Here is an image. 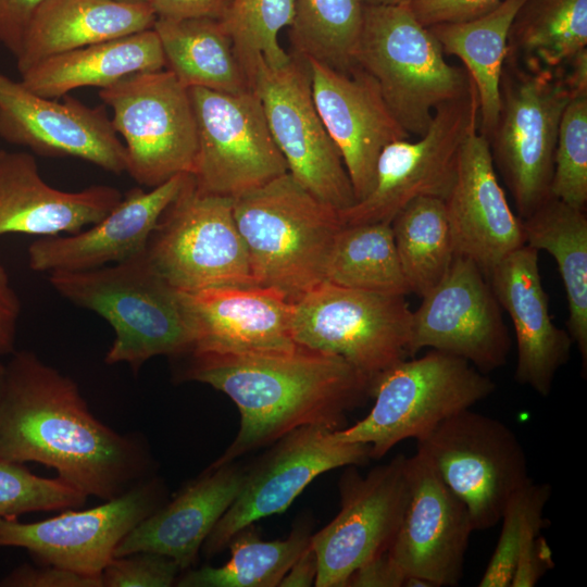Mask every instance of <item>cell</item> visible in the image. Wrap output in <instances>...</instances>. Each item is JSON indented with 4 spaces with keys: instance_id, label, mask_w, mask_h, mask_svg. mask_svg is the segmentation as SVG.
Segmentation results:
<instances>
[{
    "instance_id": "6da1fadb",
    "label": "cell",
    "mask_w": 587,
    "mask_h": 587,
    "mask_svg": "<svg viewBox=\"0 0 587 587\" xmlns=\"http://www.w3.org/2000/svg\"><path fill=\"white\" fill-rule=\"evenodd\" d=\"M0 390V458L36 462L86 495L114 499L153 474L147 442L102 423L70 376L14 351Z\"/></svg>"
},
{
    "instance_id": "7a4b0ae2",
    "label": "cell",
    "mask_w": 587,
    "mask_h": 587,
    "mask_svg": "<svg viewBox=\"0 0 587 587\" xmlns=\"http://www.w3.org/2000/svg\"><path fill=\"white\" fill-rule=\"evenodd\" d=\"M174 360L177 379L210 385L239 411V430L213 467L301 426L344 428L347 414L371 397V379L347 361L299 345L242 353L191 350Z\"/></svg>"
},
{
    "instance_id": "3957f363",
    "label": "cell",
    "mask_w": 587,
    "mask_h": 587,
    "mask_svg": "<svg viewBox=\"0 0 587 587\" xmlns=\"http://www.w3.org/2000/svg\"><path fill=\"white\" fill-rule=\"evenodd\" d=\"M49 283L61 297L111 325L108 365L126 363L138 373L151 358L174 360L193 347L179 291L160 276L146 251L96 270L53 272Z\"/></svg>"
},
{
    "instance_id": "277c9868",
    "label": "cell",
    "mask_w": 587,
    "mask_h": 587,
    "mask_svg": "<svg viewBox=\"0 0 587 587\" xmlns=\"http://www.w3.org/2000/svg\"><path fill=\"white\" fill-rule=\"evenodd\" d=\"M234 216L258 285L295 302L325 280L339 212L289 172L234 199Z\"/></svg>"
},
{
    "instance_id": "5b68a950",
    "label": "cell",
    "mask_w": 587,
    "mask_h": 587,
    "mask_svg": "<svg viewBox=\"0 0 587 587\" xmlns=\"http://www.w3.org/2000/svg\"><path fill=\"white\" fill-rule=\"evenodd\" d=\"M355 64L376 82L390 112L409 135L422 136L437 108L469 91L463 66L450 64L410 3L364 5Z\"/></svg>"
},
{
    "instance_id": "8992f818",
    "label": "cell",
    "mask_w": 587,
    "mask_h": 587,
    "mask_svg": "<svg viewBox=\"0 0 587 587\" xmlns=\"http://www.w3.org/2000/svg\"><path fill=\"white\" fill-rule=\"evenodd\" d=\"M495 390L486 373L464 359L432 349L376 376L371 385V411L352 426L334 430L333 437L367 445L371 459H379L405 439L423 438Z\"/></svg>"
},
{
    "instance_id": "52a82bcc",
    "label": "cell",
    "mask_w": 587,
    "mask_h": 587,
    "mask_svg": "<svg viewBox=\"0 0 587 587\" xmlns=\"http://www.w3.org/2000/svg\"><path fill=\"white\" fill-rule=\"evenodd\" d=\"M574 96L564 68L536 71L504 62L498 118L486 139L522 220L551 197L559 126Z\"/></svg>"
},
{
    "instance_id": "ba28073f",
    "label": "cell",
    "mask_w": 587,
    "mask_h": 587,
    "mask_svg": "<svg viewBox=\"0 0 587 587\" xmlns=\"http://www.w3.org/2000/svg\"><path fill=\"white\" fill-rule=\"evenodd\" d=\"M404 297L323 282L294 302L292 338L340 357L373 382L409 357L412 311Z\"/></svg>"
},
{
    "instance_id": "9c48e42d",
    "label": "cell",
    "mask_w": 587,
    "mask_h": 587,
    "mask_svg": "<svg viewBox=\"0 0 587 587\" xmlns=\"http://www.w3.org/2000/svg\"><path fill=\"white\" fill-rule=\"evenodd\" d=\"M146 253L178 291L258 285L235 221L234 199L200 190L190 173L162 213Z\"/></svg>"
},
{
    "instance_id": "30bf717a",
    "label": "cell",
    "mask_w": 587,
    "mask_h": 587,
    "mask_svg": "<svg viewBox=\"0 0 587 587\" xmlns=\"http://www.w3.org/2000/svg\"><path fill=\"white\" fill-rule=\"evenodd\" d=\"M123 138L126 173L153 188L191 173L198 139L189 88L167 68L130 74L99 91Z\"/></svg>"
},
{
    "instance_id": "8fae6325",
    "label": "cell",
    "mask_w": 587,
    "mask_h": 587,
    "mask_svg": "<svg viewBox=\"0 0 587 587\" xmlns=\"http://www.w3.org/2000/svg\"><path fill=\"white\" fill-rule=\"evenodd\" d=\"M416 441L417 450L465 504L474 530L499 523L511 496L532 480L515 433L471 409L448 417Z\"/></svg>"
},
{
    "instance_id": "7c38bea8",
    "label": "cell",
    "mask_w": 587,
    "mask_h": 587,
    "mask_svg": "<svg viewBox=\"0 0 587 587\" xmlns=\"http://www.w3.org/2000/svg\"><path fill=\"white\" fill-rule=\"evenodd\" d=\"M477 126L478 99L472 82L466 95L436 109L428 129L415 141L397 140L380 151L371 191L339 212L341 224L390 223L419 197L445 200L462 146Z\"/></svg>"
},
{
    "instance_id": "4fadbf2b",
    "label": "cell",
    "mask_w": 587,
    "mask_h": 587,
    "mask_svg": "<svg viewBox=\"0 0 587 587\" xmlns=\"http://www.w3.org/2000/svg\"><path fill=\"white\" fill-rule=\"evenodd\" d=\"M189 91L198 139L190 174L200 190L236 199L288 172L253 89Z\"/></svg>"
},
{
    "instance_id": "5bb4252c",
    "label": "cell",
    "mask_w": 587,
    "mask_h": 587,
    "mask_svg": "<svg viewBox=\"0 0 587 587\" xmlns=\"http://www.w3.org/2000/svg\"><path fill=\"white\" fill-rule=\"evenodd\" d=\"M251 87L288 172L338 212L353 205L357 200L341 154L313 101L307 59L294 51L280 66L262 63Z\"/></svg>"
},
{
    "instance_id": "9a60e30c",
    "label": "cell",
    "mask_w": 587,
    "mask_h": 587,
    "mask_svg": "<svg viewBox=\"0 0 587 587\" xmlns=\"http://www.w3.org/2000/svg\"><path fill=\"white\" fill-rule=\"evenodd\" d=\"M321 425L296 428L272 445L245 471L241 488L202 545L208 558L227 548L240 529L284 512L321 474L371 459L370 446L342 442Z\"/></svg>"
},
{
    "instance_id": "2e32d148",
    "label": "cell",
    "mask_w": 587,
    "mask_h": 587,
    "mask_svg": "<svg viewBox=\"0 0 587 587\" xmlns=\"http://www.w3.org/2000/svg\"><path fill=\"white\" fill-rule=\"evenodd\" d=\"M166 501V487L154 475L104 503L22 523L0 517V547L26 549L41 564L100 577L121 540Z\"/></svg>"
},
{
    "instance_id": "e0dca14e",
    "label": "cell",
    "mask_w": 587,
    "mask_h": 587,
    "mask_svg": "<svg viewBox=\"0 0 587 587\" xmlns=\"http://www.w3.org/2000/svg\"><path fill=\"white\" fill-rule=\"evenodd\" d=\"M407 457L396 455L365 476L348 466L340 477V510L310 544L316 587H345L351 575L390 548L408 501Z\"/></svg>"
},
{
    "instance_id": "ac0fdd59",
    "label": "cell",
    "mask_w": 587,
    "mask_h": 587,
    "mask_svg": "<svg viewBox=\"0 0 587 587\" xmlns=\"http://www.w3.org/2000/svg\"><path fill=\"white\" fill-rule=\"evenodd\" d=\"M424 348L464 359L483 373L507 363L511 339L483 270L457 255L441 282L412 311L409 357Z\"/></svg>"
},
{
    "instance_id": "d6986e66",
    "label": "cell",
    "mask_w": 587,
    "mask_h": 587,
    "mask_svg": "<svg viewBox=\"0 0 587 587\" xmlns=\"http://www.w3.org/2000/svg\"><path fill=\"white\" fill-rule=\"evenodd\" d=\"M63 98L39 96L0 72V138L39 155L77 158L115 175L126 172L125 146L104 105Z\"/></svg>"
},
{
    "instance_id": "ffe728a7",
    "label": "cell",
    "mask_w": 587,
    "mask_h": 587,
    "mask_svg": "<svg viewBox=\"0 0 587 587\" xmlns=\"http://www.w3.org/2000/svg\"><path fill=\"white\" fill-rule=\"evenodd\" d=\"M405 471L408 501L388 553L405 577L457 586L474 532L469 511L422 451L407 458Z\"/></svg>"
},
{
    "instance_id": "44dd1931",
    "label": "cell",
    "mask_w": 587,
    "mask_h": 587,
    "mask_svg": "<svg viewBox=\"0 0 587 587\" xmlns=\"http://www.w3.org/2000/svg\"><path fill=\"white\" fill-rule=\"evenodd\" d=\"M307 61L314 104L341 154L359 201L374 185L380 151L411 135L390 112L374 78L359 65L344 72L313 59Z\"/></svg>"
},
{
    "instance_id": "7402d4cb",
    "label": "cell",
    "mask_w": 587,
    "mask_h": 587,
    "mask_svg": "<svg viewBox=\"0 0 587 587\" xmlns=\"http://www.w3.org/2000/svg\"><path fill=\"white\" fill-rule=\"evenodd\" d=\"M444 201L457 255L471 259L486 275L525 245L522 218L510 207L478 126L462 146L455 179Z\"/></svg>"
},
{
    "instance_id": "603a6c76",
    "label": "cell",
    "mask_w": 587,
    "mask_h": 587,
    "mask_svg": "<svg viewBox=\"0 0 587 587\" xmlns=\"http://www.w3.org/2000/svg\"><path fill=\"white\" fill-rule=\"evenodd\" d=\"M189 173L145 190L129 189L99 222L76 234L41 237L27 250L35 272H83L124 262L146 251L162 213Z\"/></svg>"
},
{
    "instance_id": "cb8c5ba5",
    "label": "cell",
    "mask_w": 587,
    "mask_h": 587,
    "mask_svg": "<svg viewBox=\"0 0 587 587\" xmlns=\"http://www.w3.org/2000/svg\"><path fill=\"white\" fill-rule=\"evenodd\" d=\"M179 296L193 335L191 350L242 353L297 346L291 330L294 302L276 288L221 286L179 291Z\"/></svg>"
},
{
    "instance_id": "d4e9b609",
    "label": "cell",
    "mask_w": 587,
    "mask_h": 587,
    "mask_svg": "<svg viewBox=\"0 0 587 587\" xmlns=\"http://www.w3.org/2000/svg\"><path fill=\"white\" fill-rule=\"evenodd\" d=\"M513 324L517 361L514 378L542 397L549 396L558 371L566 364L573 340L551 320L538 251L515 249L487 275Z\"/></svg>"
},
{
    "instance_id": "484cf974",
    "label": "cell",
    "mask_w": 587,
    "mask_h": 587,
    "mask_svg": "<svg viewBox=\"0 0 587 587\" xmlns=\"http://www.w3.org/2000/svg\"><path fill=\"white\" fill-rule=\"evenodd\" d=\"M122 197L109 185L58 189L41 177L32 153L0 154V235L76 234L104 217Z\"/></svg>"
},
{
    "instance_id": "4316f807",
    "label": "cell",
    "mask_w": 587,
    "mask_h": 587,
    "mask_svg": "<svg viewBox=\"0 0 587 587\" xmlns=\"http://www.w3.org/2000/svg\"><path fill=\"white\" fill-rule=\"evenodd\" d=\"M245 467L209 466L172 500L137 524L117 545L114 557L153 551L173 559L185 571L197 560L215 524L237 497Z\"/></svg>"
},
{
    "instance_id": "83f0119b",
    "label": "cell",
    "mask_w": 587,
    "mask_h": 587,
    "mask_svg": "<svg viewBox=\"0 0 587 587\" xmlns=\"http://www.w3.org/2000/svg\"><path fill=\"white\" fill-rule=\"evenodd\" d=\"M155 21L148 2L43 0L15 57L17 70L22 74L46 58L151 29Z\"/></svg>"
},
{
    "instance_id": "f1b7e54d",
    "label": "cell",
    "mask_w": 587,
    "mask_h": 587,
    "mask_svg": "<svg viewBox=\"0 0 587 587\" xmlns=\"http://www.w3.org/2000/svg\"><path fill=\"white\" fill-rule=\"evenodd\" d=\"M165 68V58L153 28L46 58L21 74L33 92L60 99L82 87L111 86L134 73Z\"/></svg>"
},
{
    "instance_id": "f546056e",
    "label": "cell",
    "mask_w": 587,
    "mask_h": 587,
    "mask_svg": "<svg viewBox=\"0 0 587 587\" xmlns=\"http://www.w3.org/2000/svg\"><path fill=\"white\" fill-rule=\"evenodd\" d=\"M525 245L552 255L565 289L567 333L587 366V214L550 197L522 220Z\"/></svg>"
},
{
    "instance_id": "4dcf8cb0",
    "label": "cell",
    "mask_w": 587,
    "mask_h": 587,
    "mask_svg": "<svg viewBox=\"0 0 587 587\" xmlns=\"http://www.w3.org/2000/svg\"><path fill=\"white\" fill-rule=\"evenodd\" d=\"M153 29L163 49L165 68L185 87L229 93L252 90L220 20L157 18Z\"/></svg>"
},
{
    "instance_id": "1f68e13d",
    "label": "cell",
    "mask_w": 587,
    "mask_h": 587,
    "mask_svg": "<svg viewBox=\"0 0 587 587\" xmlns=\"http://www.w3.org/2000/svg\"><path fill=\"white\" fill-rule=\"evenodd\" d=\"M523 1L503 0L495 10L478 18L428 27L445 54L459 58L469 73L478 99V132L485 138L490 135L498 118L509 32Z\"/></svg>"
},
{
    "instance_id": "d6a6232c",
    "label": "cell",
    "mask_w": 587,
    "mask_h": 587,
    "mask_svg": "<svg viewBox=\"0 0 587 587\" xmlns=\"http://www.w3.org/2000/svg\"><path fill=\"white\" fill-rule=\"evenodd\" d=\"M587 48V0H524L508 37L505 61L558 71Z\"/></svg>"
},
{
    "instance_id": "836d02e7",
    "label": "cell",
    "mask_w": 587,
    "mask_h": 587,
    "mask_svg": "<svg viewBox=\"0 0 587 587\" xmlns=\"http://www.w3.org/2000/svg\"><path fill=\"white\" fill-rule=\"evenodd\" d=\"M309 522H299L285 539L263 540L253 524L236 533L227 547L229 560L221 566L187 569L178 587H275L310 545Z\"/></svg>"
},
{
    "instance_id": "e575fe53",
    "label": "cell",
    "mask_w": 587,
    "mask_h": 587,
    "mask_svg": "<svg viewBox=\"0 0 587 587\" xmlns=\"http://www.w3.org/2000/svg\"><path fill=\"white\" fill-rule=\"evenodd\" d=\"M390 226L409 291L422 298L441 282L457 257L445 201L419 197Z\"/></svg>"
},
{
    "instance_id": "d590c367",
    "label": "cell",
    "mask_w": 587,
    "mask_h": 587,
    "mask_svg": "<svg viewBox=\"0 0 587 587\" xmlns=\"http://www.w3.org/2000/svg\"><path fill=\"white\" fill-rule=\"evenodd\" d=\"M324 282L353 289L409 295L390 223L342 225L326 263Z\"/></svg>"
},
{
    "instance_id": "8d00e7d4",
    "label": "cell",
    "mask_w": 587,
    "mask_h": 587,
    "mask_svg": "<svg viewBox=\"0 0 587 587\" xmlns=\"http://www.w3.org/2000/svg\"><path fill=\"white\" fill-rule=\"evenodd\" d=\"M289 28L294 51L338 71L357 64L354 54L363 24L361 0H294Z\"/></svg>"
},
{
    "instance_id": "74e56055",
    "label": "cell",
    "mask_w": 587,
    "mask_h": 587,
    "mask_svg": "<svg viewBox=\"0 0 587 587\" xmlns=\"http://www.w3.org/2000/svg\"><path fill=\"white\" fill-rule=\"evenodd\" d=\"M294 15V0L230 1L220 21L232 39L250 85L262 63L277 67L289 60L290 53L283 49L278 36L283 28L291 25Z\"/></svg>"
},
{
    "instance_id": "f35d334b",
    "label": "cell",
    "mask_w": 587,
    "mask_h": 587,
    "mask_svg": "<svg viewBox=\"0 0 587 587\" xmlns=\"http://www.w3.org/2000/svg\"><path fill=\"white\" fill-rule=\"evenodd\" d=\"M550 496L549 484L533 480L511 496L500 519L498 542L478 583L479 587H510L527 530L535 524L547 523L542 513Z\"/></svg>"
},
{
    "instance_id": "ab89813d",
    "label": "cell",
    "mask_w": 587,
    "mask_h": 587,
    "mask_svg": "<svg viewBox=\"0 0 587 587\" xmlns=\"http://www.w3.org/2000/svg\"><path fill=\"white\" fill-rule=\"evenodd\" d=\"M551 197L587 207V92L575 95L561 117L553 158Z\"/></svg>"
},
{
    "instance_id": "60d3db41",
    "label": "cell",
    "mask_w": 587,
    "mask_h": 587,
    "mask_svg": "<svg viewBox=\"0 0 587 587\" xmlns=\"http://www.w3.org/2000/svg\"><path fill=\"white\" fill-rule=\"evenodd\" d=\"M87 496L61 479L33 474L23 463L0 458V517L39 511L78 509Z\"/></svg>"
},
{
    "instance_id": "b9f144b4",
    "label": "cell",
    "mask_w": 587,
    "mask_h": 587,
    "mask_svg": "<svg viewBox=\"0 0 587 587\" xmlns=\"http://www.w3.org/2000/svg\"><path fill=\"white\" fill-rule=\"evenodd\" d=\"M182 569L171 558L153 551L113 557L101 573L102 587H170Z\"/></svg>"
},
{
    "instance_id": "7bdbcfd3",
    "label": "cell",
    "mask_w": 587,
    "mask_h": 587,
    "mask_svg": "<svg viewBox=\"0 0 587 587\" xmlns=\"http://www.w3.org/2000/svg\"><path fill=\"white\" fill-rule=\"evenodd\" d=\"M503 0H413L411 10L426 27L478 18L495 10Z\"/></svg>"
},
{
    "instance_id": "ee69618b",
    "label": "cell",
    "mask_w": 587,
    "mask_h": 587,
    "mask_svg": "<svg viewBox=\"0 0 587 587\" xmlns=\"http://www.w3.org/2000/svg\"><path fill=\"white\" fill-rule=\"evenodd\" d=\"M1 587H102L100 577L50 564H21L0 580Z\"/></svg>"
},
{
    "instance_id": "f6af8a7d",
    "label": "cell",
    "mask_w": 587,
    "mask_h": 587,
    "mask_svg": "<svg viewBox=\"0 0 587 587\" xmlns=\"http://www.w3.org/2000/svg\"><path fill=\"white\" fill-rule=\"evenodd\" d=\"M546 524H535L527 530L519 552L510 587H533L553 565L550 548L540 536Z\"/></svg>"
},
{
    "instance_id": "bcb514c9",
    "label": "cell",
    "mask_w": 587,
    "mask_h": 587,
    "mask_svg": "<svg viewBox=\"0 0 587 587\" xmlns=\"http://www.w3.org/2000/svg\"><path fill=\"white\" fill-rule=\"evenodd\" d=\"M43 0H0V45L16 57L29 22Z\"/></svg>"
},
{
    "instance_id": "7dc6e473",
    "label": "cell",
    "mask_w": 587,
    "mask_h": 587,
    "mask_svg": "<svg viewBox=\"0 0 587 587\" xmlns=\"http://www.w3.org/2000/svg\"><path fill=\"white\" fill-rule=\"evenodd\" d=\"M232 0H148L157 18H215L222 20Z\"/></svg>"
},
{
    "instance_id": "c3c4849f",
    "label": "cell",
    "mask_w": 587,
    "mask_h": 587,
    "mask_svg": "<svg viewBox=\"0 0 587 587\" xmlns=\"http://www.w3.org/2000/svg\"><path fill=\"white\" fill-rule=\"evenodd\" d=\"M21 300L11 286L9 274L0 263V357L15 351Z\"/></svg>"
},
{
    "instance_id": "681fc988",
    "label": "cell",
    "mask_w": 587,
    "mask_h": 587,
    "mask_svg": "<svg viewBox=\"0 0 587 587\" xmlns=\"http://www.w3.org/2000/svg\"><path fill=\"white\" fill-rule=\"evenodd\" d=\"M405 575L387 551L359 567L349 578L347 586L402 587Z\"/></svg>"
},
{
    "instance_id": "f907efd6",
    "label": "cell",
    "mask_w": 587,
    "mask_h": 587,
    "mask_svg": "<svg viewBox=\"0 0 587 587\" xmlns=\"http://www.w3.org/2000/svg\"><path fill=\"white\" fill-rule=\"evenodd\" d=\"M317 575V559L311 544L295 560L279 583L280 587L314 586Z\"/></svg>"
},
{
    "instance_id": "816d5d0a",
    "label": "cell",
    "mask_w": 587,
    "mask_h": 587,
    "mask_svg": "<svg viewBox=\"0 0 587 587\" xmlns=\"http://www.w3.org/2000/svg\"><path fill=\"white\" fill-rule=\"evenodd\" d=\"M413 0H361L364 5H398L407 4Z\"/></svg>"
},
{
    "instance_id": "f5cc1de1",
    "label": "cell",
    "mask_w": 587,
    "mask_h": 587,
    "mask_svg": "<svg viewBox=\"0 0 587 587\" xmlns=\"http://www.w3.org/2000/svg\"><path fill=\"white\" fill-rule=\"evenodd\" d=\"M4 371H5V364H3L0 361V390H1L2 382H3V377H4Z\"/></svg>"
},
{
    "instance_id": "db71d44e",
    "label": "cell",
    "mask_w": 587,
    "mask_h": 587,
    "mask_svg": "<svg viewBox=\"0 0 587 587\" xmlns=\"http://www.w3.org/2000/svg\"><path fill=\"white\" fill-rule=\"evenodd\" d=\"M123 1H132V2H148V0H123Z\"/></svg>"
},
{
    "instance_id": "11a10c76",
    "label": "cell",
    "mask_w": 587,
    "mask_h": 587,
    "mask_svg": "<svg viewBox=\"0 0 587 587\" xmlns=\"http://www.w3.org/2000/svg\"><path fill=\"white\" fill-rule=\"evenodd\" d=\"M3 150L0 149V154L2 153Z\"/></svg>"
}]
</instances>
